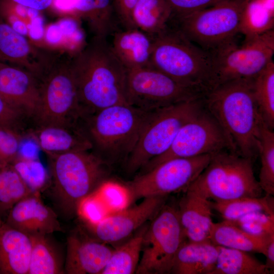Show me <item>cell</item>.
<instances>
[{"mask_svg": "<svg viewBox=\"0 0 274 274\" xmlns=\"http://www.w3.org/2000/svg\"><path fill=\"white\" fill-rule=\"evenodd\" d=\"M70 62L84 117L108 107L128 104L126 70L107 38L93 36Z\"/></svg>", "mask_w": 274, "mask_h": 274, "instance_id": "obj_1", "label": "cell"}, {"mask_svg": "<svg viewBox=\"0 0 274 274\" xmlns=\"http://www.w3.org/2000/svg\"><path fill=\"white\" fill-rule=\"evenodd\" d=\"M253 80H237L220 84L203 96L204 109L224 133L230 151L253 161L258 156L262 117L255 101Z\"/></svg>", "mask_w": 274, "mask_h": 274, "instance_id": "obj_2", "label": "cell"}, {"mask_svg": "<svg viewBox=\"0 0 274 274\" xmlns=\"http://www.w3.org/2000/svg\"><path fill=\"white\" fill-rule=\"evenodd\" d=\"M89 151L46 155L49 165L46 188L56 208L66 218L77 215L81 202L105 182L108 164Z\"/></svg>", "mask_w": 274, "mask_h": 274, "instance_id": "obj_3", "label": "cell"}, {"mask_svg": "<svg viewBox=\"0 0 274 274\" xmlns=\"http://www.w3.org/2000/svg\"><path fill=\"white\" fill-rule=\"evenodd\" d=\"M153 37L150 67L204 95L210 90L212 54L189 40L177 27L168 25Z\"/></svg>", "mask_w": 274, "mask_h": 274, "instance_id": "obj_4", "label": "cell"}, {"mask_svg": "<svg viewBox=\"0 0 274 274\" xmlns=\"http://www.w3.org/2000/svg\"><path fill=\"white\" fill-rule=\"evenodd\" d=\"M151 112L118 104L87 115L80 123L94 153L108 164L127 158Z\"/></svg>", "mask_w": 274, "mask_h": 274, "instance_id": "obj_5", "label": "cell"}, {"mask_svg": "<svg viewBox=\"0 0 274 274\" xmlns=\"http://www.w3.org/2000/svg\"><path fill=\"white\" fill-rule=\"evenodd\" d=\"M253 161L229 150L213 153L186 190L213 201L260 197L263 191L254 176Z\"/></svg>", "mask_w": 274, "mask_h": 274, "instance_id": "obj_6", "label": "cell"}, {"mask_svg": "<svg viewBox=\"0 0 274 274\" xmlns=\"http://www.w3.org/2000/svg\"><path fill=\"white\" fill-rule=\"evenodd\" d=\"M204 108L203 97L151 111L126 159V170L133 173L165 153L182 126Z\"/></svg>", "mask_w": 274, "mask_h": 274, "instance_id": "obj_7", "label": "cell"}, {"mask_svg": "<svg viewBox=\"0 0 274 274\" xmlns=\"http://www.w3.org/2000/svg\"><path fill=\"white\" fill-rule=\"evenodd\" d=\"M39 80L40 100L32 119L35 126L79 123L83 115L70 60L54 57Z\"/></svg>", "mask_w": 274, "mask_h": 274, "instance_id": "obj_8", "label": "cell"}, {"mask_svg": "<svg viewBox=\"0 0 274 274\" xmlns=\"http://www.w3.org/2000/svg\"><path fill=\"white\" fill-rule=\"evenodd\" d=\"M210 53L213 64L210 90L233 80H253L273 60L274 30L244 40L239 46L233 40Z\"/></svg>", "mask_w": 274, "mask_h": 274, "instance_id": "obj_9", "label": "cell"}, {"mask_svg": "<svg viewBox=\"0 0 274 274\" xmlns=\"http://www.w3.org/2000/svg\"><path fill=\"white\" fill-rule=\"evenodd\" d=\"M249 0H226L211 7L175 18L189 40L211 52L235 40L243 10Z\"/></svg>", "mask_w": 274, "mask_h": 274, "instance_id": "obj_10", "label": "cell"}, {"mask_svg": "<svg viewBox=\"0 0 274 274\" xmlns=\"http://www.w3.org/2000/svg\"><path fill=\"white\" fill-rule=\"evenodd\" d=\"M186 239L178 208L165 203L145 233L135 273H170L175 256Z\"/></svg>", "mask_w": 274, "mask_h": 274, "instance_id": "obj_11", "label": "cell"}, {"mask_svg": "<svg viewBox=\"0 0 274 274\" xmlns=\"http://www.w3.org/2000/svg\"><path fill=\"white\" fill-rule=\"evenodd\" d=\"M203 95L152 67L126 70V102L145 111H153Z\"/></svg>", "mask_w": 274, "mask_h": 274, "instance_id": "obj_12", "label": "cell"}, {"mask_svg": "<svg viewBox=\"0 0 274 274\" xmlns=\"http://www.w3.org/2000/svg\"><path fill=\"white\" fill-rule=\"evenodd\" d=\"M211 155L168 160L142 173L125 187L128 201L185 192L207 166Z\"/></svg>", "mask_w": 274, "mask_h": 274, "instance_id": "obj_13", "label": "cell"}, {"mask_svg": "<svg viewBox=\"0 0 274 274\" xmlns=\"http://www.w3.org/2000/svg\"><path fill=\"white\" fill-rule=\"evenodd\" d=\"M229 150L228 140L214 118L204 109L180 128L168 150L142 168L146 172L175 158H190Z\"/></svg>", "mask_w": 274, "mask_h": 274, "instance_id": "obj_14", "label": "cell"}, {"mask_svg": "<svg viewBox=\"0 0 274 274\" xmlns=\"http://www.w3.org/2000/svg\"><path fill=\"white\" fill-rule=\"evenodd\" d=\"M167 196L144 198L139 204L92 222H85L97 240L112 243L124 239L152 219L166 203Z\"/></svg>", "mask_w": 274, "mask_h": 274, "instance_id": "obj_15", "label": "cell"}, {"mask_svg": "<svg viewBox=\"0 0 274 274\" xmlns=\"http://www.w3.org/2000/svg\"><path fill=\"white\" fill-rule=\"evenodd\" d=\"M0 94L27 119H32L40 100V80L21 67L0 61Z\"/></svg>", "mask_w": 274, "mask_h": 274, "instance_id": "obj_16", "label": "cell"}, {"mask_svg": "<svg viewBox=\"0 0 274 274\" xmlns=\"http://www.w3.org/2000/svg\"><path fill=\"white\" fill-rule=\"evenodd\" d=\"M54 57L0 17V61L26 70L40 78Z\"/></svg>", "mask_w": 274, "mask_h": 274, "instance_id": "obj_17", "label": "cell"}, {"mask_svg": "<svg viewBox=\"0 0 274 274\" xmlns=\"http://www.w3.org/2000/svg\"><path fill=\"white\" fill-rule=\"evenodd\" d=\"M5 222L28 235L50 234L62 230L56 213L45 204L39 191H33L18 201Z\"/></svg>", "mask_w": 274, "mask_h": 274, "instance_id": "obj_18", "label": "cell"}, {"mask_svg": "<svg viewBox=\"0 0 274 274\" xmlns=\"http://www.w3.org/2000/svg\"><path fill=\"white\" fill-rule=\"evenodd\" d=\"M113 249L79 232L67 238L64 272L68 274H101Z\"/></svg>", "mask_w": 274, "mask_h": 274, "instance_id": "obj_19", "label": "cell"}, {"mask_svg": "<svg viewBox=\"0 0 274 274\" xmlns=\"http://www.w3.org/2000/svg\"><path fill=\"white\" fill-rule=\"evenodd\" d=\"M25 134L46 155L91 150L92 146L80 123L67 125L35 126Z\"/></svg>", "mask_w": 274, "mask_h": 274, "instance_id": "obj_20", "label": "cell"}, {"mask_svg": "<svg viewBox=\"0 0 274 274\" xmlns=\"http://www.w3.org/2000/svg\"><path fill=\"white\" fill-rule=\"evenodd\" d=\"M184 193L177 208L186 239L190 241L208 239L213 223L211 201L188 190Z\"/></svg>", "mask_w": 274, "mask_h": 274, "instance_id": "obj_21", "label": "cell"}, {"mask_svg": "<svg viewBox=\"0 0 274 274\" xmlns=\"http://www.w3.org/2000/svg\"><path fill=\"white\" fill-rule=\"evenodd\" d=\"M30 251L29 235L0 220V273L27 274Z\"/></svg>", "mask_w": 274, "mask_h": 274, "instance_id": "obj_22", "label": "cell"}, {"mask_svg": "<svg viewBox=\"0 0 274 274\" xmlns=\"http://www.w3.org/2000/svg\"><path fill=\"white\" fill-rule=\"evenodd\" d=\"M153 37L136 28L116 32L111 45L126 70L150 67Z\"/></svg>", "mask_w": 274, "mask_h": 274, "instance_id": "obj_23", "label": "cell"}, {"mask_svg": "<svg viewBox=\"0 0 274 274\" xmlns=\"http://www.w3.org/2000/svg\"><path fill=\"white\" fill-rule=\"evenodd\" d=\"M217 246L209 239L185 241L178 250L170 273L212 274L217 261Z\"/></svg>", "mask_w": 274, "mask_h": 274, "instance_id": "obj_24", "label": "cell"}, {"mask_svg": "<svg viewBox=\"0 0 274 274\" xmlns=\"http://www.w3.org/2000/svg\"><path fill=\"white\" fill-rule=\"evenodd\" d=\"M273 236L274 235L269 237L255 235L230 221L224 220L213 223L209 239L216 246L264 255L266 245Z\"/></svg>", "mask_w": 274, "mask_h": 274, "instance_id": "obj_25", "label": "cell"}, {"mask_svg": "<svg viewBox=\"0 0 274 274\" xmlns=\"http://www.w3.org/2000/svg\"><path fill=\"white\" fill-rule=\"evenodd\" d=\"M173 16L166 0H138L131 12L134 27L151 36L163 31Z\"/></svg>", "mask_w": 274, "mask_h": 274, "instance_id": "obj_26", "label": "cell"}, {"mask_svg": "<svg viewBox=\"0 0 274 274\" xmlns=\"http://www.w3.org/2000/svg\"><path fill=\"white\" fill-rule=\"evenodd\" d=\"M48 235H29L31 251L27 274H60L64 272L62 256Z\"/></svg>", "mask_w": 274, "mask_h": 274, "instance_id": "obj_27", "label": "cell"}, {"mask_svg": "<svg viewBox=\"0 0 274 274\" xmlns=\"http://www.w3.org/2000/svg\"><path fill=\"white\" fill-rule=\"evenodd\" d=\"M75 14L84 20L94 37L107 38L113 28V0H75Z\"/></svg>", "mask_w": 274, "mask_h": 274, "instance_id": "obj_28", "label": "cell"}, {"mask_svg": "<svg viewBox=\"0 0 274 274\" xmlns=\"http://www.w3.org/2000/svg\"><path fill=\"white\" fill-rule=\"evenodd\" d=\"M148 225L144 224L129 240L113 249L101 274L134 273L139 264L142 242Z\"/></svg>", "mask_w": 274, "mask_h": 274, "instance_id": "obj_29", "label": "cell"}, {"mask_svg": "<svg viewBox=\"0 0 274 274\" xmlns=\"http://www.w3.org/2000/svg\"><path fill=\"white\" fill-rule=\"evenodd\" d=\"M273 0H249L242 14L239 30L245 40L273 29Z\"/></svg>", "mask_w": 274, "mask_h": 274, "instance_id": "obj_30", "label": "cell"}, {"mask_svg": "<svg viewBox=\"0 0 274 274\" xmlns=\"http://www.w3.org/2000/svg\"><path fill=\"white\" fill-rule=\"evenodd\" d=\"M217 264L212 274H269L265 264L248 252L217 246Z\"/></svg>", "mask_w": 274, "mask_h": 274, "instance_id": "obj_31", "label": "cell"}, {"mask_svg": "<svg viewBox=\"0 0 274 274\" xmlns=\"http://www.w3.org/2000/svg\"><path fill=\"white\" fill-rule=\"evenodd\" d=\"M211 205L213 210L216 211L224 220L231 222L254 212L274 214V199L270 195L213 201H211Z\"/></svg>", "mask_w": 274, "mask_h": 274, "instance_id": "obj_32", "label": "cell"}, {"mask_svg": "<svg viewBox=\"0 0 274 274\" xmlns=\"http://www.w3.org/2000/svg\"><path fill=\"white\" fill-rule=\"evenodd\" d=\"M32 192L11 163H0V220L5 221L12 208Z\"/></svg>", "mask_w": 274, "mask_h": 274, "instance_id": "obj_33", "label": "cell"}, {"mask_svg": "<svg viewBox=\"0 0 274 274\" xmlns=\"http://www.w3.org/2000/svg\"><path fill=\"white\" fill-rule=\"evenodd\" d=\"M254 96L264 122L274 128V63L273 60L253 79Z\"/></svg>", "mask_w": 274, "mask_h": 274, "instance_id": "obj_34", "label": "cell"}, {"mask_svg": "<svg viewBox=\"0 0 274 274\" xmlns=\"http://www.w3.org/2000/svg\"><path fill=\"white\" fill-rule=\"evenodd\" d=\"M261 167L259 184L265 194L274 195V132L262 120L258 144Z\"/></svg>", "mask_w": 274, "mask_h": 274, "instance_id": "obj_35", "label": "cell"}, {"mask_svg": "<svg viewBox=\"0 0 274 274\" xmlns=\"http://www.w3.org/2000/svg\"><path fill=\"white\" fill-rule=\"evenodd\" d=\"M11 164L32 191L40 192L46 188L49 174L38 159H27L17 157Z\"/></svg>", "mask_w": 274, "mask_h": 274, "instance_id": "obj_36", "label": "cell"}, {"mask_svg": "<svg viewBox=\"0 0 274 274\" xmlns=\"http://www.w3.org/2000/svg\"><path fill=\"white\" fill-rule=\"evenodd\" d=\"M231 222L255 235L269 237L274 235V214L254 212Z\"/></svg>", "mask_w": 274, "mask_h": 274, "instance_id": "obj_37", "label": "cell"}, {"mask_svg": "<svg viewBox=\"0 0 274 274\" xmlns=\"http://www.w3.org/2000/svg\"><path fill=\"white\" fill-rule=\"evenodd\" d=\"M24 137L20 132L0 127V163H11L18 157Z\"/></svg>", "mask_w": 274, "mask_h": 274, "instance_id": "obj_38", "label": "cell"}, {"mask_svg": "<svg viewBox=\"0 0 274 274\" xmlns=\"http://www.w3.org/2000/svg\"><path fill=\"white\" fill-rule=\"evenodd\" d=\"M26 119L0 94V127L24 133V121Z\"/></svg>", "mask_w": 274, "mask_h": 274, "instance_id": "obj_39", "label": "cell"}, {"mask_svg": "<svg viewBox=\"0 0 274 274\" xmlns=\"http://www.w3.org/2000/svg\"><path fill=\"white\" fill-rule=\"evenodd\" d=\"M226 0H166L170 6L173 18L179 17L204 9Z\"/></svg>", "mask_w": 274, "mask_h": 274, "instance_id": "obj_40", "label": "cell"}, {"mask_svg": "<svg viewBox=\"0 0 274 274\" xmlns=\"http://www.w3.org/2000/svg\"><path fill=\"white\" fill-rule=\"evenodd\" d=\"M138 0H113L115 13L124 29L135 28L131 12Z\"/></svg>", "mask_w": 274, "mask_h": 274, "instance_id": "obj_41", "label": "cell"}, {"mask_svg": "<svg viewBox=\"0 0 274 274\" xmlns=\"http://www.w3.org/2000/svg\"><path fill=\"white\" fill-rule=\"evenodd\" d=\"M40 148L31 139L25 135L21 142L18 157L27 159H37Z\"/></svg>", "mask_w": 274, "mask_h": 274, "instance_id": "obj_42", "label": "cell"}, {"mask_svg": "<svg viewBox=\"0 0 274 274\" xmlns=\"http://www.w3.org/2000/svg\"><path fill=\"white\" fill-rule=\"evenodd\" d=\"M10 2L29 9L41 11L48 9L52 5L54 0H7Z\"/></svg>", "mask_w": 274, "mask_h": 274, "instance_id": "obj_43", "label": "cell"}, {"mask_svg": "<svg viewBox=\"0 0 274 274\" xmlns=\"http://www.w3.org/2000/svg\"><path fill=\"white\" fill-rule=\"evenodd\" d=\"M264 255L266 257L265 265L270 273H273L274 269V236L268 241Z\"/></svg>", "mask_w": 274, "mask_h": 274, "instance_id": "obj_44", "label": "cell"}]
</instances>
